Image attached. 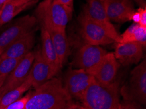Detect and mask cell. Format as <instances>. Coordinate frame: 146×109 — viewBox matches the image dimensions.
<instances>
[{
    "mask_svg": "<svg viewBox=\"0 0 146 109\" xmlns=\"http://www.w3.org/2000/svg\"><path fill=\"white\" fill-rule=\"evenodd\" d=\"M72 103L62 81L54 77L31 92L25 109H63Z\"/></svg>",
    "mask_w": 146,
    "mask_h": 109,
    "instance_id": "obj_1",
    "label": "cell"
},
{
    "mask_svg": "<svg viewBox=\"0 0 146 109\" xmlns=\"http://www.w3.org/2000/svg\"><path fill=\"white\" fill-rule=\"evenodd\" d=\"M81 101L85 109H118L119 82L103 84L94 78Z\"/></svg>",
    "mask_w": 146,
    "mask_h": 109,
    "instance_id": "obj_2",
    "label": "cell"
},
{
    "mask_svg": "<svg viewBox=\"0 0 146 109\" xmlns=\"http://www.w3.org/2000/svg\"><path fill=\"white\" fill-rule=\"evenodd\" d=\"M73 11V9L59 3L55 0H44L37 9V20L40 24L66 30V26L72 18Z\"/></svg>",
    "mask_w": 146,
    "mask_h": 109,
    "instance_id": "obj_3",
    "label": "cell"
},
{
    "mask_svg": "<svg viewBox=\"0 0 146 109\" xmlns=\"http://www.w3.org/2000/svg\"><path fill=\"white\" fill-rule=\"evenodd\" d=\"M124 99L146 104V61L144 59L132 71L129 83L121 89Z\"/></svg>",
    "mask_w": 146,
    "mask_h": 109,
    "instance_id": "obj_4",
    "label": "cell"
},
{
    "mask_svg": "<svg viewBox=\"0 0 146 109\" xmlns=\"http://www.w3.org/2000/svg\"><path fill=\"white\" fill-rule=\"evenodd\" d=\"M86 1L87 3L84 7L83 13L94 23L102 28L115 43H120L121 35L108 18L102 2L99 0H86Z\"/></svg>",
    "mask_w": 146,
    "mask_h": 109,
    "instance_id": "obj_5",
    "label": "cell"
},
{
    "mask_svg": "<svg viewBox=\"0 0 146 109\" xmlns=\"http://www.w3.org/2000/svg\"><path fill=\"white\" fill-rule=\"evenodd\" d=\"M107 53L100 46L86 43L77 50L73 59L72 65L74 68L85 70L90 73Z\"/></svg>",
    "mask_w": 146,
    "mask_h": 109,
    "instance_id": "obj_6",
    "label": "cell"
},
{
    "mask_svg": "<svg viewBox=\"0 0 146 109\" xmlns=\"http://www.w3.org/2000/svg\"><path fill=\"white\" fill-rule=\"evenodd\" d=\"M37 20L32 15L20 18L0 34V55L11 44L32 31Z\"/></svg>",
    "mask_w": 146,
    "mask_h": 109,
    "instance_id": "obj_7",
    "label": "cell"
},
{
    "mask_svg": "<svg viewBox=\"0 0 146 109\" xmlns=\"http://www.w3.org/2000/svg\"><path fill=\"white\" fill-rule=\"evenodd\" d=\"M94 77L83 69H70L64 75L62 84L72 98L81 100Z\"/></svg>",
    "mask_w": 146,
    "mask_h": 109,
    "instance_id": "obj_8",
    "label": "cell"
},
{
    "mask_svg": "<svg viewBox=\"0 0 146 109\" xmlns=\"http://www.w3.org/2000/svg\"><path fill=\"white\" fill-rule=\"evenodd\" d=\"M78 20L80 26V34L86 43L101 46L115 43L102 28L94 23L84 13H81Z\"/></svg>",
    "mask_w": 146,
    "mask_h": 109,
    "instance_id": "obj_9",
    "label": "cell"
},
{
    "mask_svg": "<svg viewBox=\"0 0 146 109\" xmlns=\"http://www.w3.org/2000/svg\"><path fill=\"white\" fill-rule=\"evenodd\" d=\"M34 55V51H30L21 59L1 87L0 97L7 92L18 88L26 81L32 67Z\"/></svg>",
    "mask_w": 146,
    "mask_h": 109,
    "instance_id": "obj_10",
    "label": "cell"
},
{
    "mask_svg": "<svg viewBox=\"0 0 146 109\" xmlns=\"http://www.w3.org/2000/svg\"><path fill=\"white\" fill-rule=\"evenodd\" d=\"M34 59L28 76L32 81V86L36 89L54 78L58 72L44 58L41 49L34 51Z\"/></svg>",
    "mask_w": 146,
    "mask_h": 109,
    "instance_id": "obj_11",
    "label": "cell"
},
{
    "mask_svg": "<svg viewBox=\"0 0 146 109\" xmlns=\"http://www.w3.org/2000/svg\"><path fill=\"white\" fill-rule=\"evenodd\" d=\"M119 67L120 63L113 52H108L90 74L100 83L110 84L115 81Z\"/></svg>",
    "mask_w": 146,
    "mask_h": 109,
    "instance_id": "obj_12",
    "label": "cell"
},
{
    "mask_svg": "<svg viewBox=\"0 0 146 109\" xmlns=\"http://www.w3.org/2000/svg\"><path fill=\"white\" fill-rule=\"evenodd\" d=\"M102 3L109 19L117 23L130 21L135 11L132 0H104Z\"/></svg>",
    "mask_w": 146,
    "mask_h": 109,
    "instance_id": "obj_13",
    "label": "cell"
},
{
    "mask_svg": "<svg viewBox=\"0 0 146 109\" xmlns=\"http://www.w3.org/2000/svg\"><path fill=\"white\" fill-rule=\"evenodd\" d=\"M115 57L124 66L137 64L142 59L143 46L136 42L116 43Z\"/></svg>",
    "mask_w": 146,
    "mask_h": 109,
    "instance_id": "obj_14",
    "label": "cell"
},
{
    "mask_svg": "<svg viewBox=\"0 0 146 109\" xmlns=\"http://www.w3.org/2000/svg\"><path fill=\"white\" fill-rule=\"evenodd\" d=\"M35 43V34L34 31L23 35L7 47L2 54L1 58H22L28 52L32 51Z\"/></svg>",
    "mask_w": 146,
    "mask_h": 109,
    "instance_id": "obj_15",
    "label": "cell"
},
{
    "mask_svg": "<svg viewBox=\"0 0 146 109\" xmlns=\"http://www.w3.org/2000/svg\"><path fill=\"white\" fill-rule=\"evenodd\" d=\"M40 24L49 34L58 55L60 63L62 66L69 53V44L66 36V30H58L47 24Z\"/></svg>",
    "mask_w": 146,
    "mask_h": 109,
    "instance_id": "obj_16",
    "label": "cell"
},
{
    "mask_svg": "<svg viewBox=\"0 0 146 109\" xmlns=\"http://www.w3.org/2000/svg\"><path fill=\"white\" fill-rule=\"evenodd\" d=\"M36 2L37 0H9L4 4L0 16V28L10 22L20 13Z\"/></svg>",
    "mask_w": 146,
    "mask_h": 109,
    "instance_id": "obj_17",
    "label": "cell"
},
{
    "mask_svg": "<svg viewBox=\"0 0 146 109\" xmlns=\"http://www.w3.org/2000/svg\"><path fill=\"white\" fill-rule=\"evenodd\" d=\"M41 53L50 65L57 72H59L62 66L60 63L58 55L53 45L52 41L47 30L41 26Z\"/></svg>",
    "mask_w": 146,
    "mask_h": 109,
    "instance_id": "obj_18",
    "label": "cell"
},
{
    "mask_svg": "<svg viewBox=\"0 0 146 109\" xmlns=\"http://www.w3.org/2000/svg\"><path fill=\"white\" fill-rule=\"evenodd\" d=\"M128 42H136L142 44L145 48L146 45V28L134 23L130 26L123 34L121 35L120 43Z\"/></svg>",
    "mask_w": 146,
    "mask_h": 109,
    "instance_id": "obj_19",
    "label": "cell"
},
{
    "mask_svg": "<svg viewBox=\"0 0 146 109\" xmlns=\"http://www.w3.org/2000/svg\"><path fill=\"white\" fill-rule=\"evenodd\" d=\"M31 87H32V81L29 76H28L26 81L21 86L9 92H7L0 97V109H3L13 102L21 98L24 93L27 92Z\"/></svg>",
    "mask_w": 146,
    "mask_h": 109,
    "instance_id": "obj_20",
    "label": "cell"
},
{
    "mask_svg": "<svg viewBox=\"0 0 146 109\" xmlns=\"http://www.w3.org/2000/svg\"><path fill=\"white\" fill-rule=\"evenodd\" d=\"M22 58L4 57L0 59V87L3 86L7 78L18 65Z\"/></svg>",
    "mask_w": 146,
    "mask_h": 109,
    "instance_id": "obj_21",
    "label": "cell"
},
{
    "mask_svg": "<svg viewBox=\"0 0 146 109\" xmlns=\"http://www.w3.org/2000/svg\"><path fill=\"white\" fill-rule=\"evenodd\" d=\"M130 20L134 24H138L140 26L146 28V9L140 7L138 9L135 10Z\"/></svg>",
    "mask_w": 146,
    "mask_h": 109,
    "instance_id": "obj_22",
    "label": "cell"
},
{
    "mask_svg": "<svg viewBox=\"0 0 146 109\" xmlns=\"http://www.w3.org/2000/svg\"><path fill=\"white\" fill-rule=\"evenodd\" d=\"M30 93L31 92H29L24 97H22L17 101L13 102V103L10 104L3 109H25L26 104L30 97Z\"/></svg>",
    "mask_w": 146,
    "mask_h": 109,
    "instance_id": "obj_23",
    "label": "cell"
},
{
    "mask_svg": "<svg viewBox=\"0 0 146 109\" xmlns=\"http://www.w3.org/2000/svg\"><path fill=\"white\" fill-rule=\"evenodd\" d=\"M118 109H143L141 104L134 100L124 99L120 101Z\"/></svg>",
    "mask_w": 146,
    "mask_h": 109,
    "instance_id": "obj_24",
    "label": "cell"
},
{
    "mask_svg": "<svg viewBox=\"0 0 146 109\" xmlns=\"http://www.w3.org/2000/svg\"><path fill=\"white\" fill-rule=\"evenodd\" d=\"M55 1L74 9V0H55Z\"/></svg>",
    "mask_w": 146,
    "mask_h": 109,
    "instance_id": "obj_25",
    "label": "cell"
},
{
    "mask_svg": "<svg viewBox=\"0 0 146 109\" xmlns=\"http://www.w3.org/2000/svg\"><path fill=\"white\" fill-rule=\"evenodd\" d=\"M63 109H85V108H84V107L82 105H80V104H77V103H74V102H73V103L68 104L67 106H66V107L64 108Z\"/></svg>",
    "mask_w": 146,
    "mask_h": 109,
    "instance_id": "obj_26",
    "label": "cell"
},
{
    "mask_svg": "<svg viewBox=\"0 0 146 109\" xmlns=\"http://www.w3.org/2000/svg\"><path fill=\"white\" fill-rule=\"evenodd\" d=\"M132 1L136 2V3L138 4V5L140 7V8L146 9L145 0H132Z\"/></svg>",
    "mask_w": 146,
    "mask_h": 109,
    "instance_id": "obj_27",
    "label": "cell"
},
{
    "mask_svg": "<svg viewBox=\"0 0 146 109\" xmlns=\"http://www.w3.org/2000/svg\"><path fill=\"white\" fill-rule=\"evenodd\" d=\"M9 0H0V6L3 5L6 2H7Z\"/></svg>",
    "mask_w": 146,
    "mask_h": 109,
    "instance_id": "obj_28",
    "label": "cell"
},
{
    "mask_svg": "<svg viewBox=\"0 0 146 109\" xmlns=\"http://www.w3.org/2000/svg\"><path fill=\"white\" fill-rule=\"evenodd\" d=\"M3 5L0 6V16H1V12H2V9H3Z\"/></svg>",
    "mask_w": 146,
    "mask_h": 109,
    "instance_id": "obj_29",
    "label": "cell"
},
{
    "mask_svg": "<svg viewBox=\"0 0 146 109\" xmlns=\"http://www.w3.org/2000/svg\"><path fill=\"white\" fill-rule=\"evenodd\" d=\"M99 1H102V2H103L104 1V0H99Z\"/></svg>",
    "mask_w": 146,
    "mask_h": 109,
    "instance_id": "obj_30",
    "label": "cell"
},
{
    "mask_svg": "<svg viewBox=\"0 0 146 109\" xmlns=\"http://www.w3.org/2000/svg\"><path fill=\"white\" fill-rule=\"evenodd\" d=\"M0 94H1V87H0Z\"/></svg>",
    "mask_w": 146,
    "mask_h": 109,
    "instance_id": "obj_31",
    "label": "cell"
},
{
    "mask_svg": "<svg viewBox=\"0 0 146 109\" xmlns=\"http://www.w3.org/2000/svg\"><path fill=\"white\" fill-rule=\"evenodd\" d=\"M0 59H1V58H0Z\"/></svg>",
    "mask_w": 146,
    "mask_h": 109,
    "instance_id": "obj_32",
    "label": "cell"
}]
</instances>
